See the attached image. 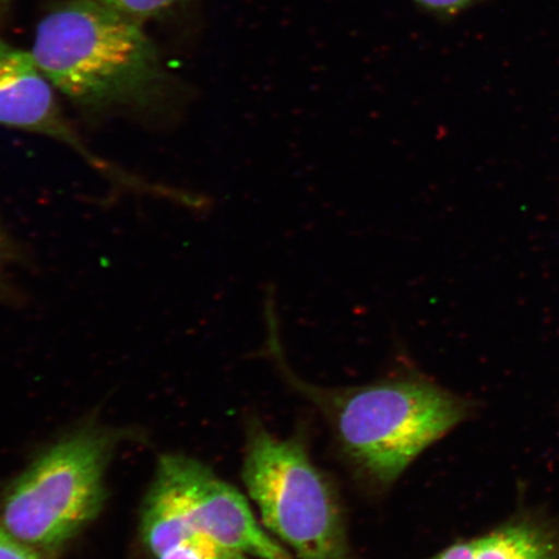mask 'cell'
<instances>
[{"label":"cell","instance_id":"7","mask_svg":"<svg viewBox=\"0 0 559 559\" xmlns=\"http://www.w3.org/2000/svg\"><path fill=\"white\" fill-rule=\"evenodd\" d=\"M430 559H557V548L542 528L514 523L477 539L454 544Z\"/></svg>","mask_w":559,"mask_h":559},{"label":"cell","instance_id":"6","mask_svg":"<svg viewBox=\"0 0 559 559\" xmlns=\"http://www.w3.org/2000/svg\"><path fill=\"white\" fill-rule=\"evenodd\" d=\"M52 83L32 52L19 50L0 38V126L50 138L66 144L103 177L130 190H139L135 177L97 155L62 114Z\"/></svg>","mask_w":559,"mask_h":559},{"label":"cell","instance_id":"5","mask_svg":"<svg viewBox=\"0 0 559 559\" xmlns=\"http://www.w3.org/2000/svg\"><path fill=\"white\" fill-rule=\"evenodd\" d=\"M148 493L187 536L201 535L254 559H295L237 489L183 454H164Z\"/></svg>","mask_w":559,"mask_h":559},{"label":"cell","instance_id":"13","mask_svg":"<svg viewBox=\"0 0 559 559\" xmlns=\"http://www.w3.org/2000/svg\"><path fill=\"white\" fill-rule=\"evenodd\" d=\"M5 2L7 0H0V7H2Z\"/></svg>","mask_w":559,"mask_h":559},{"label":"cell","instance_id":"9","mask_svg":"<svg viewBox=\"0 0 559 559\" xmlns=\"http://www.w3.org/2000/svg\"><path fill=\"white\" fill-rule=\"evenodd\" d=\"M95 2L143 23L144 20L165 15L175 9L181 0H95Z\"/></svg>","mask_w":559,"mask_h":559},{"label":"cell","instance_id":"2","mask_svg":"<svg viewBox=\"0 0 559 559\" xmlns=\"http://www.w3.org/2000/svg\"><path fill=\"white\" fill-rule=\"evenodd\" d=\"M32 55L56 90L88 110L148 109L164 95L165 72L142 23L95 0L41 20Z\"/></svg>","mask_w":559,"mask_h":559},{"label":"cell","instance_id":"12","mask_svg":"<svg viewBox=\"0 0 559 559\" xmlns=\"http://www.w3.org/2000/svg\"><path fill=\"white\" fill-rule=\"evenodd\" d=\"M12 258L13 250L9 236H7L3 228L0 227V290L3 289L5 270L9 267Z\"/></svg>","mask_w":559,"mask_h":559},{"label":"cell","instance_id":"4","mask_svg":"<svg viewBox=\"0 0 559 559\" xmlns=\"http://www.w3.org/2000/svg\"><path fill=\"white\" fill-rule=\"evenodd\" d=\"M242 479L265 530L297 559H353L330 479L298 439L250 426Z\"/></svg>","mask_w":559,"mask_h":559},{"label":"cell","instance_id":"11","mask_svg":"<svg viewBox=\"0 0 559 559\" xmlns=\"http://www.w3.org/2000/svg\"><path fill=\"white\" fill-rule=\"evenodd\" d=\"M412 2L432 15L449 16L464 10L474 0H412Z\"/></svg>","mask_w":559,"mask_h":559},{"label":"cell","instance_id":"10","mask_svg":"<svg viewBox=\"0 0 559 559\" xmlns=\"http://www.w3.org/2000/svg\"><path fill=\"white\" fill-rule=\"evenodd\" d=\"M0 559H47L46 555L21 543L0 527Z\"/></svg>","mask_w":559,"mask_h":559},{"label":"cell","instance_id":"8","mask_svg":"<svg viewBox=\"0 0 559 559\" xmlns=\"http://www.w3.org/2000/svg\"><path fill=\"white\" fill-rule=\"evenodd\" d=\"M153 559H253L235 549L207 539L205 536L194 535L175 544Z\"/></svg>","mask_w":559,"mask_h":559},{"label":"cell","instance_id":"3","mask_svg":"<svg viewBox=\"0 0 559 559\" xmlns=\"http://www.w3.org/2000/svg\"><path fill=\"white\" fill-rule=\"evenodd\" d=\"M114 450V435L103 429L60 439L7 489L0 527L46 556L64 548L102 512Z\"/></svg>","mask_w":559,"mask_h":559},{"label":"cell","instance_id":"1","mask_svg":"<svg viewBox=\"0 0 559 559\" xmlns=\"http://www.w3.org/2000/svg\"><path fill=\"white\" fill-rule=\"evenodd\" d=\"M271 296L264 310L265 353L285 382L318 408L342 452L374 485H393L419 454L466 417L465 402L421 376L349 388L318 386L299 379L286 365Z\"/></svg>","mask_w":559,"mask_h":559}]
</instances>
